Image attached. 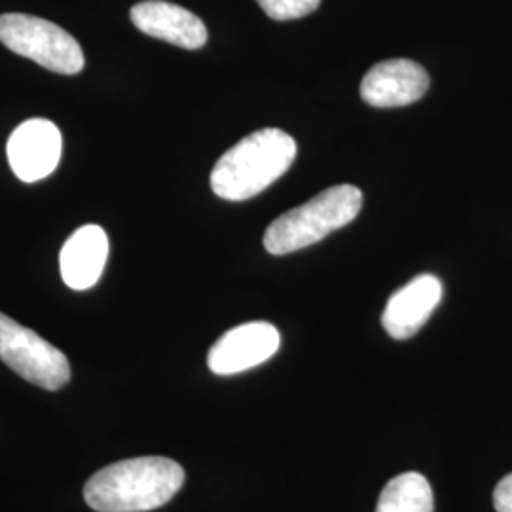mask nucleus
Masks as SVG:
<instances>
[{
  "label": "nucleus",
  "mask_w": 512,
  "mask_h": 512,
  "mask_svg": "<svg viewBox=\"0 0 512 512\" xmlns=\"http://www.w3.org/2000/svg\"><path fill=\"white\" fill-rule=\"evenodd\" d=\"M431 78L420 63L412 59H387L374 65L361 82V97L376 109L406 107L429 90Z\"/></svg>",
  "instance_id": "6e6552de"
},
{
  "label": "nucleus",
  "mask_w": 512,
  "mask_h": 512,
  "mask_svg": "<svg viewBox=\"0 0 512 512\" xmlns=\"http://www.w3.org/2000/svg\"><path fill=\"white\" fill-rule=\"evenodd\" d=\"M109 258V238L97 224L82 226L65 241L59 268L67 287L74 291H88L99 281Z\"/></svg>",
  "instance_id": "9b49d317"
},
{
  "label": "nucleus",
  "mask_w": 512,
  "mask_h": 512,
  "mask_svg": "<svg viewBox=\"0 0 512 512\" xmlns=\"http://www.w3.org/2000/svg\"><path fill=\"white\" fill-rule=\"evenodd\" d=\"M376 512H435L431 484L420 473H403L387 482Z\"/></svg>",
  "instance_id": "f8f14e48"
},
{
  "label": "nucleus",
  "mask_w": 512,
  "mask_h": 512,
  "mask_svg": "<svg viewBox=\"0 0 512 512\" xmlns=\"http://www.w3.org/2000/svg\"><path fill=\"white\" fill-rule=\"evenodd\" d=\"M264 14L275 21H291L313 14L321 0H256Z\"/></svg>",
  "instance_id": "ddd939ff"
},
{
  "label": "nucleus",
  "mask_w": 512,
  "mask_h": 512,
  "mask_svg": "<svg viewBox=\"0 0 512 512\" xmlns=\"http://www.w3.org/2000/svg\"><path fill=\"white\" fill-rule=\"evenodd\" d=\"M129 16L141 33L184 50H200L207 42L202 19L173 2L145 0L135 4Z\"/></svg>",
  "instance_id": "1a4fd4ad"
},
{
  "label": "nucleus",
  "mask_w": 512,
  "mask_h": 512,
  "mask_svg": "<svg viewBox=\"0 0 512 512\" xmlns=\"http://www.w3.org/2000/svg\"><path fill=\"white\" fill-rule=\"evenodd\" d=\"M63 137L54 122L33 118L14 129L8 139V162L23 183H37L52 175L61 160Z\"/></svg>",
  "instance_id": "0eeeda50"
},
{
  "label": "nucleus",
  "mask_w": 512,
  "mask_h": 512,
  "mask_svg": "<svg viewBox=\"0 0 512 512\" xmlns=\"http://www.w3.org/2000/svg\"><path fill=\"white\" fill-rule=\"evenodd\" d=\"M361 209L363 192L357 186H330L310 202L277 217L264 234V249L270 255L283 256L311 247L351 224Z\"/></svg>",
  "instance_id": "7ed1b4c3"
},
{
  "label": "nucleus",
  "mask_w": 512,
  "mask_h": 512,
  "mask_svg": "<svg viewBox=\"0 0 512 512\" xmlns=\"http://www.w3.org/2000/svg\"><path fill=\"white\" fill-rule=\"evenodd\" d=\"M296 141L283 129L253 131L220 156L211 188L226 202H245L264 192L293 165Z\"/></svg>",
  "instance_id": "f03ea898"
},
{
  "label": "nucleus",
  "mask_w": 512,
  "mask_h": 512,
  "mask_svg": "<svg viewBox=\"0 0 512 512\" xmlns=\"http://www.w3.org/2000/svg\"><path fill=\"white\" fill-rule=\"evenodd\" d=\"M0 361L23 380L48 391H57L71 380L65 353L4 313H0Z\"/></svg>",
  "instance_id": "39448f33"
},
{
  "label": "nucleus",
  "mask_w": 512,
  "mask_h": 512,
  "mask_svg": "<svg viewBox=\"0 0 512 512\" xmlns=\"http://www.w3.org/2000/svg\"><path fill=\"white\" fill-rule=\"evenodd\" d=\"M184 469L162 456L124 459L97 471L84 486L97 512H147L164 507L183 488Z\"/></svg>",
  "instance_id": "f257e3e1"
},
{
  "label": "nucleus",
  "mask_w": 512,
  "mask_h": 512,
  "mask_svg": "<svg viewBox=\"0 0 512 512\" xmlns=\"http://www.w3.org/2000/svg\"><path fill=\"white\" fill-rule=\"evenodd\" d=\"M281 346L272 323L253 321L224 332L209 349L207 365L217 376H234L272 359Z\"/></svg>",
  "instance_id": "423d86ee"
},
{
  "label": "nucleus",
  "mask_w": 512,
  "mask_h": 512,
  "mask_svg": "<svg viewBox=\"0 0 512 512\" xmlns=\"http://www.w3.org/2000/svg\"><path fill=\"white\" fill-rule=\"evenodd\" d=\"M0 42L52 73L76 74L84 69V52L76 38L48 19L2 14Z\"/></svg>",
  "instance_id": "20e7f679"
},
{
  "label": "nucleus",
  "mask_w": 512,
  "mask_h": 512,
  "mask_svg": "<svg viewBox=\"0 0 512 512\" xmlns=\"http://www.w3.org/2000/svg\"><path fill=\"white\" fill-rule=\"evenodd\" d=\"M442 300V283L433 274H421L393 294L385 306L382 325L395 340H408L427 323Z\"/></svg>",
  "instance_id": "9d476101"
},
{
  "label": "nucleus",
  "mask_w": 512,
  "mask_h": 512,
  "mask_svg": "<svg viewBox=\"0 0 512 512\" xmlns=\"http://www.w3.org/2000/svg\"><path fill=\"white\" fill-rule=\"evenodd\" d=\"M494 507L497 512H512V473L495 486Z\"/></svg>",
  "instance_id": "4468645a"
}]
</instances>
